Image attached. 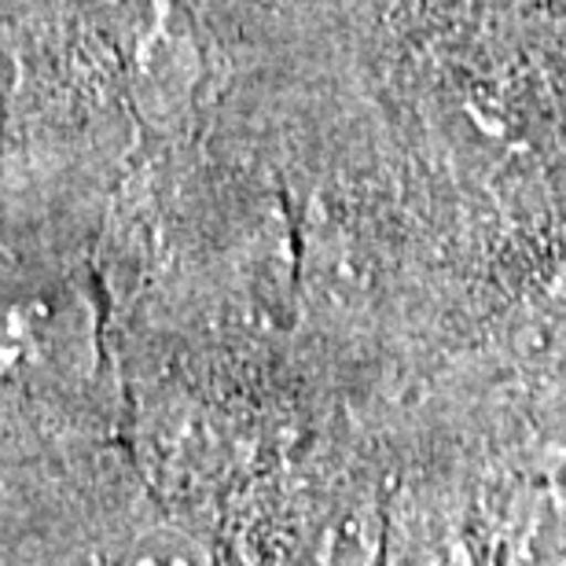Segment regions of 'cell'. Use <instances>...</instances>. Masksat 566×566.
Returning a JSON list of instances; mask_svg holds the SVG:
<instances>
[{
    "mask_svg": "<svg viewBox=\"0 0 566 566\" xmlns=\"http://www.w3.org/2000/svg\"><path fill=\"white\" fill-rule=\"evenodd\" d=\"M63 313L49 298H22L0 310V379H33L63 354Z\"/></svg>",
    "mask_w": 566,
    "mask_h": 566,
    "instance_id": "cell-1",
    "label": "cell"
},
{
    "mask_svg": "<svg viewBox=\"0 0 566 566\" xmlns=\"http://www.w3.org/2000/svg\"><path fill=\"white\" fill-rule=\"evenodd\" d=\"M111 566H218V559L199 537L174 526H158L133 537Z\"/></svg>",
    "mask_w": 566,
    "mask_h": 566,
    "instance_id": "cell-2",
    "label": "cell"
}]
</instances>
